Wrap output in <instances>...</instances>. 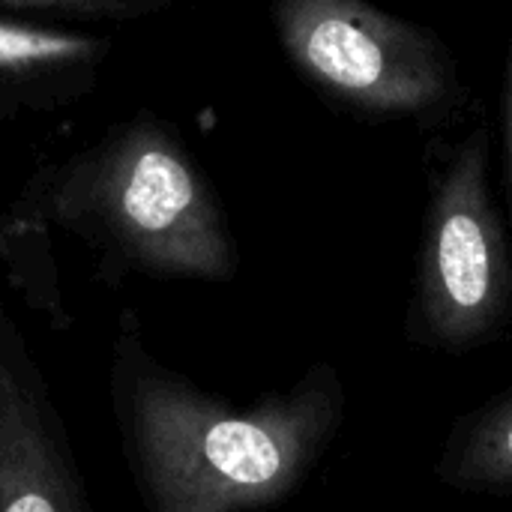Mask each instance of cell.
<instances>
[{
    "label": "cell",
    "instance_id": "5b68a950",
    "mask_svg": "<svg viewBox=\"0 0 512 512\" xmlns=\"http://www.w3.org/2000/svg\"><path fill=\"white\" fill-rule=\"evenodd\" d=\"M0 512H93L48 378L3 300Z\"/></svg>",
    "mask_w": 512,
    "mask_h": 512
},
{
    "label": "cell",
    "instance_id": "3957f363",
    "mask_svg": "<svg viewBox=\"0 0 512 512\" xmlns=\"http://www.w3.org/2000/svg\"><path fill=\"white\" fill-rule=\"evenodd\" d=\"M273 27L291 66L330 102L372 120H435L462 99L450 48L363 0H282Z\"/></svg>",
    "mask_w": 512,
    "mask_h": 512
},
{
    "label": "cell",
    "instance_id": "277c9868",
    "mask_svg": "<svg viewBox=\"0 0 512 512\" xmlns=\"http://www.w3.org/2000/svg\"><path fill=\"white\" fill-rule=\"evenodd\" d=\"M408 339L462 354L512 321V255L489 180L486 132L474 129L435 171L417 261Z\"/></svg>",
    "mask_w": 512,
    "mask_h": 512
},
{
    "label": "cell",
    "instance_id": "6da1fadb",
    "mask_svg": "<svg viewBox=\"0 0 512 512\" xmlns=\"http://www.w3.org/2000/svg\"><path fill=\"white\" fill-rule=\"evenodd\" d=\"M108 402L144 512L279 507L309 480L345 420V384L330 363L234 408L165 366L132 315L111 336Z\"/></svg>",
    "mask_w": 512,
    "mask_h": 512
},
{
    "label": "cell",
    "instance_id": "30bf717a",
    "mask_svg": "<svg viewBox=\"0 0 512 512\" xmlns=\"http://www.w3.org/2000/svg\"><path fill=\"white\" fill-rule=\"evenodd\" d=\"M501 120H504V147H507V174L512 195V36L504 60V90H501Z\"/></svg>",
    "mask_w": 512,
    "mask_h": 512
},
{
    "label": "cell",
    "instance_id": "7a4b0ae2",
    "mask_svg": "<svg viewBox=\"0 0 512 512\" xmlns=\"http://www.w3.org/2000/svg\"><path fill=\"white\" fill-rule=\"evenodd\" d=\"M15 198L51 231L78 240L108 288L132 276L231 282L240 270L210 177L180 132L150 108L36 165Z\"/></svg>",
    "mask_w": 512,
    "mask_h": 512
},
{
    "label": "cell",
    "instance_id": "ba28073f",
    "mask_svg": "<svg viewBox=\"0 0 512 512\" xmlns=\"http://www.w3.org/2000/svg\"><path fill=\"white\" fill-rule=\"evenodd\" d=\"M0 261L6 282L24 306L45 318L54 333H63L69 327V312L63 303L51 228L18 198H12L0 216Z\"/></svg>",
    "mask_w": 512,
    "mask_h": 512
},
{
    "label": "cell",
    "instance_id": "52a82bcc",
    "mask_svg": "<svg viewBox=\"0 0 512 512\" xmlns=\"http://www.w3.org/2000/svg\"><path fill=\"white\" fill-rule=\"evenodd\" d=\"M435 474L444 486L465 495H510L512 387L456 420Z\"/></svg>",
    "mask_w": 512,
    "mask_h": 512
},
{
    "label": "cell",
    "instance_id": "8992f818",
    "mask_svg": "<svg viewBox=\"0 0 512 512\" xmlns=\"http://www.w3.org/2000/svg\"><path fill=\"white\" fill-rule=\"evenodd\" d=\"M111 54V33L54 30L0 15V132L90 99Z\"/></svg>",
    "mask_w": 512,
    "mask_h": 512
},
{
    "label": "cell",
    "instance_id": "9c48e42d",
    "mask_svg": "<svg viewBox=\"0 0 512 512\" xmlns=\"http://www.w3.org/2000/svg\"><path fill=\"white\" fill-rule=\"evenodd\" d=\"M165 6L168 0H0V15L54 30L111 33Z\"/></svg>",
    "mask_w": 512,
    "mask_h": 512
}]
</instances>
